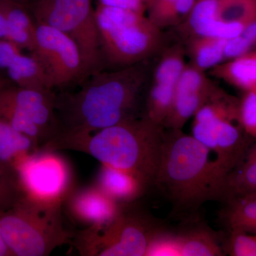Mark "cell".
<instances>
[{"label": "cell", "instance_id": "obj_1", "mask_svg": "<svg viewBox=\"0 0 256 256\" xmlns=\"http://www.w3.org/2000/svg\"><path fill=\"white\" fill-rule=\"evenodd\" d=\"M146 62L99 70L78 90L56 94L57 132L43 149L70 150L92 133L136 117L134 110L149 77Z\"/></svg>", "mask_w": 256, "mask_h": 256}, {"label": "cell", "instance_id": "obj_18", "mask_svg": "<svg viewBox=\"0 0 256 256\" xmlns=\"http://www.w3.org/2000/svg\"><path fill=\"white\" fill-rule=\"evenodd\" d=\"M8 22V40L32 53L36 44V24L28 4L1 0Z\"/></svg>", "mask_w": 256, "mask_h": 256}, {"label": "cell", "instance_id": "obj_30", "mask_svg": "<svg viewBox=\"0 0 256 256\" xmlns=\"http://www.w3.org/2000/svg\"><path fill=\"white\" fill-rule=\"evenodd\" d=\"M239 120L246 132L256 138V89L250 90L242 100Z\"/></svg>", "mask_w": 256, "mask_h": 256}, {"label": "cell", "instance_id": "obj_17", "mask_svg": "<svg viewBox=\"0 0 256 256\" xmlns=\"http://www.w3.org/2000/svg\"><path fill=\"white\" fill-rule=\"evenodd\" d=\"M38 151L31 138L0 118V178L14 181V168L24 158Z\"/></svg>", "mask_w": 256, "mask_h": 256}, {"label": "cell", "instance_id": "obj_9", "mask_svg": "<svg viewBox=\"0 0 256 256\" xmlns=\"http://www.w3.org/2000/svg\"><path fill=\"white\" fill-rule=\"evenodd\" d=\"M21 196L45 205H64L74 190L72 168L56 151L40 150L24 158L14 168Z\"/></svg>", "mask_w": 256, "mask_h": 256}, {"label": "cell", "instance_id": "obj_24", "mask_svg": "<svg viewBox=\"0 0 256 256\" xmlns=\"http://www.w3.org/2000/svg\"><path fill=\"white\" fill-rule=\"evenodd\" d=\"M0 118L31 138L40 150L48 140L46 133L14 106L0 100Z\"/></svg>", "mask_w": 256, "mask_h": 256}, {"label": "cell", "instance_id": "obj_39", "mask_svg": "<svg viewBox=\"0 0 256 256\" xmlns=\"http://www.w3.org/2000/svg\"><path fill=\"white\" fill-rule=\"evenodd\" d=\"M254 1H256V0H254Z\"/></svg>", "mask_w": 256, "mask_h": 256}, {"label": "cell", "instance_id": "obj_27", "mask_svg": "<svg viewBox=\"0 0 256 256\" xmlns=\"http://www.w3.org/2000/svg\"><path fill=\"white\" fill-rule=\"evenodd\" d=\"M229 78L240 86L256 89V54L236 58L226 69Z\"/></svg>", "mask_w": 256, "mask_h": 256}, {"label": "cell", "instance_id": "obj_8", "mask_svg": "<svg viewBox=\"0 0 256 256\" xmlns=\"http://www.w3.org/2000/svg\"><path fill=\"white\" fill-rule=\"evenodd\" d=\"M216 90L198 109L192 136L214 153L215 164L226 178L249 148L240 128L233 122L239 117V109L236 110Z\"/></svg>", "mask_w": 256, "mask_h": 256}, {"label": "cell", "instance_id": "obj_6", "mask_svg": "<svg viewBox=\"0 0 256 256\" xmlns=\"http://www.w3.org/2000/svg\"><path fill=\"white\" fill-rule=\"evenodd\" d=\"M164 230L132 203L124 204L112 223L100 230L84 229L76 236L82 256H146L150 244Z\"/></svg>", "mask_w": 256, "mask_h": 256}, {"label": "cell", "instance_id": "obj_33", "mask_svg": "<svg viewBox=\"0 0 256 256\" xmlns=\"http://www.w3.org/2000/svg\"><path fill=\"white\" fill-rule=\"evenodd\" d=\"M98 4L114 6L121 9L144 12L146 4L142 0H98Z\"/></svg>", "mask_w": 256, "mask_h": 256}, {"label": "cell", "instance_id": "obj_10", "mask_svg": "<svg viewBox=\"0 0 256 256\" xmlns=\"http://www.w3.org/2000/svg\"><path fill=\"white\" fill-rule=\"evenodd\" d=\"M36 24V44L31 54L41 64L52 89L62 92L80 86L90 74L78 44L56 28Z\"/></svg>", "mask_w": 256, "mask_h": 256}, {"label": "cell", "instance_id": "obj_13", "mask_svg": "<svg viewBox=\"0 0 256 256\" xmlns=\"http://www.w3.org/2000/svg\"><path fill=\"white\" fill-rule=\"evenodd\" d=\"M56 94L52 90L18 86L10 80L0 87V100L14 106L41 128L48 136V141L57 132Z\"/></svg>", "mask_w": 256, "mask_h": 256}, {"label": "cell", "instance_id": "obj_29", "mask_svg": "<svg viewBox=\"0 0 256 256\" xmlns=\"http://www.w3.org/2000/svg\"><path fill=\"white\" fill-rule=\"evenodd\" d=\"M227 250L233 256H256V234L230 232Z\"/></svg>", "mask_w": 256, "mask_h": 256}, {"label": "cell", "instance_id": "obj_34", "mask_svg": "<svg viewBox=\"0 0 256 256\" xmlns=\"http://www.w3.org/2000/svg\"><path fill=\"white\" fill-rule=\"evenodd\" d=\"M8 22L2 3L0 0V40H8Z\"/></svg>", "mask_w": 256, "mask_h": 256}, {"label": "cell", "instance_id": "obj_12", "mask_svg": "<svg viewBox=\"0 0 256 256\" xmlns=\"http://www.w3.org/2000/svg\"><path fill=\"white\" fill-rule=\"evenodd\" d=\"M122 205L94 184L74 188L64 202L63 207L70 220L84 230H98L112 223Z\"/></svg>", "mask_w": 256, "mask_h": 256}, {"label": "cell", "instance_id": "obj_38", "mask_svg": "<svg viewBox=\"0 0 256 256\" xmlns=\"http://www.w3.org/2000/svg\"><path fill=\"white\" fill-rule=\"evenodd\" d=\"M142 1L144 2V3H146H146H148V2H149V0H142Z\"/></svg>", "mask_w": 256, "mask_h": 256}, {"label": "cell", "instance_id": "obj_23", "mask_svg": "<svg viewBox=\"0 0 256 256\" xmlns=\"http://www.w3.org/2000/svg\"><path fill=\"white\" fill-rule=\"evenodd\" d=\"M196 0H149L148 16L158 28L171 26L188 18Z\"/></svg>", "mask_w": 256, "mask_h": 256}, {"label": "cell", "instance_id": "obj_20", "mask_svg": "<svg viewBox=\"0 0 256 256\" xmlns=\"http://www.w3.org/2000/svg\"><path fill=\"white\" fill-rule=\"evenodd\" d=\"M220 218L230 232L256 234V194L224 202Z\"/></svg>", "mask_w": 256, "mask_h": 256}, {"label": "cell", "instance_id": "obj_36", "mask_svg": "<svg viewBox=\"0 0 256 256\" xmlns=\"http://www.w3.org/2000/svg\"><path fill=\"white\" fill-rule=\"evenodd\" d=\"M13 1L23 3V4H28L31 0H13Z\"/></svg>", "mask_w": 256, "mask_h": 256}, {"label": "cell", "instance_id": "obj_35", "mask_svg": "<svg viewBox=\"0 0 256 256\" xmlns=\"http://www.w3.org/2000/svg\"><path fill=\"white\" fill-rule=\"evenodd\" d=\"M0 256H12L1 233H0Z\"/></svg>", "mask_w": 256, "mask_h": 256}, {"label": "cell", "instance_id": "obj_7", "mask_svg": "<svg viewBox=\"0 0 256 256\" xmlns=\"http://www.w3.org/2000/svg\"><path fill=\"white\" fill-rule=\"evenodd\" d=\"M36 23L56 28L78 44L90 75L104 70L92 0H31Z\"/></svg>", "mask_w": 256, "mask_h": 256}, {"label": "cell", "instance_id": "obj_26", "mask_svg": "<svg viewBox=\"0 0 256 256\" xmlns=\"http://www.w3.org/2000/svg\"><path fill=\"white\" fill-rule=\"evenodd\" d=\"M218 18L224 22H236L246 25L256 20V1L218 0Z\"/></svg>", "mask_w": 256, "mask_h": 256}, {"label": "cell", "instance_id": "obj_28", "mask_svg": "<svg viewBox=\"0 0 256 256\" xmlns=\"http://www.w3.org/2000/svg\"><path fill=\"white\" fill-rule=\"evenodd\" d=\"M180 256L176 234L163 230L152 240L146 256Z\"/></svg>", "mask_w": 256, "mask_h": 256}, {"label": "cell", "instance_id": "obj_21", "mask_svg": "<svg viewBox=\"0 0 256 256\" xmlns=\"http://www.w3.org/2000/svg\"><path fill=\"white\" fill-rule=\"evenodd\" d=\"M5 72L10 82L18 86L54 92L40 62L31 53L18 54Z\"/></svg>", "mask_w": 256, "mask_h": 256}, {"label": "cell", "instance_id": "obj_15", "mask_svg": "<svg viewBox=\"0 0 256 256\" xmlns=\"http://www.w3.org/2000/svg\"><path fill=\"white\" fill-rule=\"evenodd\" d=\"M218 0H196L188 18L192 31L200 38L229 40L238 36L244 24L218 18Z\"/></svg>", "mask_w": 256, "mask_h": 256}, {"label": "cell", "instance_id": "obj_25", "mask_svg": "<svg viewBox=\"0 0 256 256\" xmlns=\"http://www.w3.org/2000/svg\"><path fill=\"white\" fill-rule=\"evenodd\" d=\"M226 40L222 38H201L195 45L194 60L200 70L212 68L225 58L224 46Z\"/></svg>", "mask_w": 256, "mask_h": 256}, {"label": "cell", "instance_id": "obj_5", "mask_svg": "<svg viewBox=\"0 0 256 256\" xmlns=\"http://www.w3.org/2000/svg\"><path fill=\"white\" fill-rule=\"evenodd\" d=\"M96 15L104 69L146 62L162 46L160 28L144 12L98 4Z\"/></svg>", "mask_w": 256, "mask_h": 256}, {"label": "cell", "instance_id": "obj_22", "mask_svg": "<svg viewBox=\"0 0 256 256\" xmlns=\"http://www.w3.org/2000/svg\"><path fill=\"white\" fill-rule=\"evenodd\" d=\"M176 235L180 256H224L215 234L204 226L194 227Z\"/></svg>", "mask_w": 256, "mask_h": 256}, {"label": "cell", "instance_id": "obj_14", "mask_svg": "<svg viewBox=\"0 0 256 256\" xmlns=\"http://www.w3.org/2000/svg\"><path fill=\"white\" fill-rule=\"evenodd\" d=\"M214 92L202 70L186 67L176 85L172 108L163 127L182 130Z\"/></svg>", "mask_w": 256, "mask_h": 256}, {"label": "cell", "instance_id": "obj_19", "mask_svg": "<svg viewBox=\"0 0 256 256\" xmlns=\"http://www.w3.org/2000/svg\"><path fill=\"white\" fill-rule=\"evenodd\" d=\"M256 194V144L249 148L224 180L220 202Z\"/></svg>", "mask_w": 256, "mask_h": 256}, {"label": "cell", "instance_id": "obj_32", "mask_svg": "<svg viewBox=\"0 0 256 256\" xmlns=\"http://www.w3.org/2000/svg\"><path fill=\"white\" fill-rule=\"evenodd\" d=\"M18 194L14 182L0 178V212L9 208Z\"/></svg>", "mask_w": 256, "mask_h": 256}, {"label": "cell", "instance_id": "obj_4", "mask_svg": "<svg viewBox=\"0 0 256 256\" xmlns=\"http://www.w3.org/2000/svg\"><path fill=\"white\" fill-rule=\"evenodd\" d=\"M62 210L63 205L42 204L18 194L14 203L0 212V233L12 256H46L73 242Z\"/></svg>", "mask_w": 256, "mask_h": 256}, {"label": "cell", "instance_id": "obj_3", "mask_svg": "<svg viewBox=\"0 0 256 256\" xmlns=\"http://www.w3.org/2000/svg\"><path fill=\"white\" fill-rule=\"evenodd\" d=\"M164 128L146 116L132 117L75 143L100 164L128 172L146 188L154 185L164 140Z\"/></svg>", "mask_w": 256, "mask_h": 256}, {"label": "cell", "instance_id": "obj_11", "mask_svg": "<svg viewBox=\"0 0 256 256\" xmlns=\"http://www.w3.org/2000/svg\"><path fill=\"white\" fill-rule=\"evenodd\" d=\"M168 50L153 72L146 98V117L163 126L172 108L176 85L186 66L182 48Z\"/></svg>", "mask_w": 256, "mask_h": 256}, {"label": "cell", "instance_id": "obj_37", "mask_svg": "<svg viewBox=\"0 0 256 256\" xmlns=\"http://www.w3.org/2000/svg\"><path fill=\"white\" fill-rule=\"evenodd\" d=\"M8 82V80H5L4 79H3L2 78H1V77H0V87H1L2 86L4 85L5 82Z\"/></svg>", "mask_w": 256, "mask_h": 256}, {"label": "cell", "instance_id": "obj_31", "mask_svg": "<svg viewBox=\"0 0 256 256\" xmlns=\"http://www.w3.org/2000/svg\"><path fill=\"white\" fill-rule=\"evenodd\" d=\"M23 50L14 42L0 40V70H6L15 57Z\"/></svg>", "mask_w": 256, "mask_h": 256}, {"label": "cell", "instance_id": "obj_16", "mask_svg": "<svg viewBox=\"0 0 256 256\" xmlns=\"http://www.w3.org/2000/svg\"><path fill=\"white\" fill-rule=\"evenodd\" d=\"M100 164L95 185L120 204L136 202L148 190L139 178L128 172Z\"/></svg>", "mask_w": 256, "mask_h": 256}, {"label": "cell", "instance_id": "obj_2", "mask_svg": "<svg viewBox=\"0 0 256 256\" xmlns=\"http://www.w3.org/2000/svg\"><path fill=\"white\" fill-rule=\"evenodd\" d=\"M210 151L182 130L165 132L154 185L171 204L175 216L190 218L207 202H220L225 178Z\"/></svg>", "mask_w": 256, "mask_h": 256}]
</instances>
